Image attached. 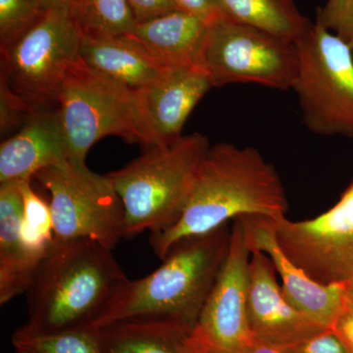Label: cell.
Wrapping results in <instances>:
<instances>
[{"label": "cell", "mask_w": 353, "mask_h": 353, "mask_svg": "<svg viewBox=\"0 0 353 353\" xmlns=\"http://www.w3.org/2000/svg\"><path fill=\"white\" fill-rule=\"evenodd\" d=\"M289 202L275 167L256 148L221 143L202 158L194 189L180 219L150 234L153 252L163 260L179 241L210 233L243 215L278 221Z\"/></svg>", "instance_id": "6da1fadb"}, {"label": "cell", "mask_w": 353, "mask_h": 353, "mask_svg": "<svg viewBox=\"0 0 353 353\" xmlns=\"http://www.w3.org/2000/svg\"><path fill=\"white\" fill-rule=\"evenodd\" d=\"M128 280L110 248L88 239L55 240L26 292L23 327L41 334L90 330Z\"/></svg>", "instance_id": "7a4b0ae2"}, {"label": "cell", "mask_w": 353, "mask_h": 353, "mask_svg": "<svg viewBox=\"0 0 353 353\" xmlns=\"http://www.w3.org/2000/svg\"><path fill=\"white\" fill-rule=\"evenodd\" d=\"M230 240L226 223L179 241L157 270L128 280L90 330L136 319L167 320L194 328L226 259Z\"/></svg>", "instance_id": "3957f363"}, {"label": "cell", "mask_w": 353, "mask_h": 353, "mask_svg": "<svg viewBox=\"0 0 353 353\" xmlns=\"http://www.w3.org/2000/svg\"><path fill=\"white\" fill-rule=\"evenodd\" d=\"M209 148L208 139L194 132L106 175L124 206V238L158 233L180 219Z\"/></svg>", "instance_id": "277c9868"}, {"label": "cell", "mask_w": 353, "mask_h": 353, "mask_svg": "<svg viewBox=\"0 0 353 353\" xmlns=\"http://www.w3.org/2000/svg\"><path fill=\"white\" fill-rule=\"evenodd\" d=\"M296 48L292 90L306 128L319 136L353 139V50L317 20Z\"/></svg>", "instance_id": "5b68a950"}, {"label": "cell", "mask_w": 353, "mask_h": 353, "mask_svg": "<svg viewBox=\"0 0 353 353\" xmlns=\"http://www.w3.org/2000/svg\"><path fill=\"white\" fill-rule=\"evenodd\" d=\"M57 111L70 160L76 163H85L88 150L105 137L141 143L137 90L90 68L81 57L65 75Z\"/></svg>", "instance_id": "8992f818"}, {"label": "cell", "mask_w": 353, "mask_h": 353, "mask_svg": "<svg viewBox=\"0 0 353 353\" xmlns=\"http://www.w3.org/2000/svg\"><path fill=\"white\" fill-rule=\"evenodd\" d=\"M199 67L212 88L252 83L292 90L299 69L296 44L224 17L209 25Z\"/></svg>", "instance_id": "52a82bcc"}, {"label": "cell", "mask_w": 353, "mask_h": 353, "mask_svg": "<svg viewBox=\"0 0 353 353\" xmlns=\"http://www.w3.org/2000/svg\"><path fill=\"white\" fill-rule=\"evenodd\" d=\"M81 41L70 9L48 11L17 43L0 50V77L37 112L57 108L65 75L80 59Z\"/></svg>", "instance_id": "ba28073f"}, {"label": "cell", "mask_w": 353, "mask_h": 353, "mask_svg": "<svg viewBox=\"0 0 353 353\" xmlns=\"http://www.w3.org/2000/svg\"><path fill=\"white\" fill-rule=\"evenodd\" d=\"M34 178L50 192L55 240L88 239L113 250L124 238V206L108 176L67 160Z\"/></svg>", "instance_id": "9c48e42d"}, {"label": "cell", "mask_w": 353, "mask_h": 353, "mask_svg": "<svg viewBox=\"0 0 353 353\" xmlns=\"http://www.w3.org/2000/svg\"><path fill=\"white\" fill-rule=\"evenodd\" d=\"M276 238L285 255L321 285L353 277V179L340 201L312 219L275 221Z\"/></svg>", "instance_id": "30bf717a"}, {"label": "cell", "mask_w": 353, "mask_h": 353, "mask_svg": "<svg viewBox=\"0 0 353 353\" xmlns=\"http://www.w3.org/2000/svg\"><path fill=\"white\" fill-rule=\"evenodd\" d=\"M233 221L226 259L192 332L196 353H234L255 341L246 312L252 252L240 218Z\"/></svg>", "instance_id": "8fae6325"}, {"label": "cell", "mask_w": 353, "mask_h": 353, "mask_svg": "<svg viewBox=\"0 0 353 353\" xmlns=\"http://www.w3.org/2000/svg\"><path fill=\"white\" fill-rule=\"evenodd\" d=\"M212 88L196 66L170 67L157 80L137 90V123L146 150L174 145L183 138L190 114Z\"/></svg>", "instance_id": "7c38bea8"}, {"label": "cell", "mask_w": 353, "mask_h": 353, "mask_svg": "<svg viewBox=\"0 0 353 353\" xmlns=\"http://www.w3.org/2000/svg\"><path fill=\"white\" fill-rule=\"evenodd\" d=\"M248 285V326L255 341L287 348L327 329L303 314L285 299L270 257L252 250Z\"/></svg>", "instance_id": "4fadbf2b"}, {"label": "cell", "mask_w": 353, "mask_h": 353, "mask_svg": "<svg viewBox=\"0 0 353 353\" xmlns=\"http://www.w3.org/2000/svg\"><path fill=\"white\" fill-rule=\"evenodd\" d=\"M243 225L246 245L270 257L282 281L285 299L294 307L327 329L333 328L345 307V283L321 285L299 268L285 255L276 238L275 221L263 216L243 215Z\"/></svg>", "instance_id": "5bb4252c"}, {"label": "cell", "mask_w": 353, "mask_h": 353, "mask_svg": "<svg viewBox=\"0 0 353 353\" xmlns=\"http://www.w3.org/2000/svg\"><path fill=\"white\" fill-rule=\"evenodd\" d=\"M70 160L57 108L41 111L0 145V183L32 180L39 171Z\"/></svg>", "instance_id": "9a60e30c"}, {"label": "cell", "mask_w": 353, "mask_h": 353, "mask_svg": "<svg viewBox=\"0 0 353 353\" xmlns=\"http://www.w3.org/2000/svg\"><path fill=\"white\" fill-rule=\"evenodd\" d=\"M23 196L20 181L0 185V304L26 294L41 262L21 239Z\"/></svg>", "instance_id": "2e32d148"}, {"label": "cell", "mask_w": 353, "mask_h": 353, "mask_svg": "<svg viewBox=\"0 0 353 353\" xmlns=\"http://www.w3.org/2000/svg\"><path fill=\"white\" fill-rule=\"evenodd\" d=\"M208 23L183 10L137 24L127 34L166 67H199Z\"/></svg>", "instance_id": "e0dca14e"}, {"label": "cell", "mask_w": 353, "mask_h": 353, "mask_svg": "<svg viewBox=\"0 0 353 353\" xmlns=\"http://www.w3.org/2000/svg\"><path fill=\"white\" fill-rule=\"evenodd\" d=\"M80 57L90 68L134 90L154 82L170 68L130 36L105 39L82 36Z\"/></svg>", "instance_id": "ac0fdd59"}, {"label": "cell", "mask_w": 353, "mask_h": 353, "mask_svg": "<svg viewBox=\"0 0 353 353\" xmlns=\"http://www.w3.org/2000/svg\"><path fill=\"white\" fill-rule=\"evenodd\" d=\"M192 330L167 320L136 319L94 331L103 353H196Z\"/></svg>", "instance_id": "d6986e66"}, {"label": "cell", "mask_w": 353, "mask_h": 353, "mask_svg": "<svg viewBox=\"0 0 353 353\" xmlns=\"http://www.w3.org/2000/svg\"><path fill=\"white\" fill-rule=\"evenodd\" d=\"M230 20L252 26L296 44L313 23L297 8L294 0H218Z\"/></svg>", "instance_id": "ffe728a7"}, {"label": "cell", "mask_w": 353, "mask_h": 353, "mask_svg": "<svg viewBox=\"0 0 353 353\" xmlns=\"http://www.w3.org/2000/svg\"><path fill=\"white\" fill-rule=\"evenodd\" d=\"M70 13L79 31L87 38L127 36L137 26L128 0H74Z\"/></svg>", "instance_id": "44dd1931"}, {"label": "cell", "mask_w": 353, "mask_h": 353, "mask_svg": "<svg viewBox=\"0 0 353 353\" xmlns=\"http://www.w3.org/2000/svg\"><path fill=\"white\" fill-rule=\"evenodd\" d=\"M20 183L23 196L21 239L26 250L41 263L55 241L50 205L34 192L31 180Z\"/></svg>", "instance_id": "7402d4cb"}, {"label": "cell", "mask_w": 353, "mask_h": 353, "mask_svg": "<svg viewBox=\"0 0 353 353\" xmlns=\"http://www.w3.org/2000/svg\"><path fill=\"white\" fill-rule=\"evenodd\" d=\"M14 353H103L94 330L34 333L21 327L12 334Z\"/></svg>", "instance_id": "603a6c76"}, {"label": "cell", "mask_w": 353, "mask_h": 353, "mask_svg": "<svg viewBox=\"0 0 353 353\" xmlns=\"http://www.w3.org/2000/svg\"><path fill=\"white\" fill-rule=\"evenodd\" d=\"M46 14L31 0H0V50L17 43Z\"/></svg>", "instance_id": "cb8c5ba5"}, {"label": "cell", "mask_w": 353, "mask_h": 353, "mask_svg": "<svg viewBox=\"0 0 353 353\" xmlns=\"http://www.w3.org/2000/svg\"><path fill=\"white\" fill-rule=\"evenodd\" d=\"M39 112L23 101L0 77V132L2 141L25 127Z\"/></svg>", "instance_id": "d4e9b609"}, {"label": "cell", "mask_w": 353, "mask_h": 353, "mask_svg": "<svg viewBox=\"0 0 353 353\" xmlns=\"http://www.w3.org/2000/svg\"><path fill=\"white\" fill-rule=\"evenodd\" d=\"M316 20L353 50V0H327L317 9Z\"/></svg>", "instance_id": "484cf974"}, {"label": "cell", "mask_w": 353, "mask_h": 353, "mask_svg": "<svg viewBox=\"0 0 353 353\" xmlns=\"http://www.w3.org/2000/svg\"><path fill=\"white\" fill-rule=\"evenodd\" d=\"M285 353H350L333 329H325L287 348Z\"/></svg>", "instance_id": "4316f807"}, {"label": "cell", "mask_w": 353, "mask_h": 353, "mask_svg": "<svg viewBox=\"0 0 353 353\" xmlns=\"http://www.w3.org/2000/svg\"><path fill=\"white\" fill-rule=\"evenodd\" d=\"M137 24L181 10L176 0H128Z\"/></svg>", "instance_id": "83f0119b"}, {"label": "cell", "mask_w": 353, "mask_h": 353, "mask_svg": "<svg viewBox=\"0 0 353 353\" xmlns=\"http://www.w3.org/2000/svg\"><path fill=\"white\" fill-rule=\"evenodd\" d=\"M181 10L197 16L209 25L226 17L218 0H176Z\"/></svg>", "instance_id": "f1b7e54d"}, {"label": "cell", "mask_w": 353, "mask_h": 353, "mask_svg": "<svg viewBox=\"0 0 353 353\" xmlns=\"http://www.w3.org/2000/svg\"><path fill=\"white\" fill-rule=\"evenodd\" d=\"M332 329L345 343L348 352L353 353V308L345 306Z\"/></svg>", "instance_id": "f546056e"}, {"label": "cell", "mask_w": 353, "mask_h": 353, "mask_svg": "<svg viewBox=\"0 0 353 353\" xmlns=\"http://www.w3.org/2000/svg\"><path fill=\"white\" fill-rule=\"evenodd\" d=\"M46 12L57 9H70L74 0H31Z\"/></svg>", "instance_id": "4dcf8cb0"}, {"label": "cell", "mask_w": 353, "mask_h": 353, "mask_svg": "<svg viewBox=\"0 0 353 353\" xmlns=\"http://www.w3.org/2000/svg\"><path fill=\"white\" fill-rule=\"evenodd\" d=\"M234 353H285L283 348L272 347L265 343L254 341L250 347L241 350L240 352Z\"/></svg>", "instance_id": "1f68e13d"}, {"label": "cell", "mask_w": 353, "mask_h": 353, "mask_svg": "<svg viewBox=\"0 0 353 353\" xmlns=\"http://www.w3.org/2000/svg\"><path fill=\"white\" fill-rule=\"evenodd\" d=\"M345 306L353 308V277L345 283Z\"/></svg>", "instance_id": "d6a6232c"}]
</instances>
